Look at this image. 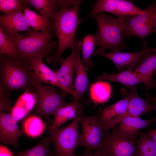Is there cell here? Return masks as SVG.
<instances>
[{
	"label": "cell",
	"mask_w": 156,
	"mask_h": 156,
	"mask_svg": "<svg viewBox=\"0 0 156 156\" xmlns=\"http://www.w3.org/2000/svg\"><path fill=\"white\" fill-rule=\"evenodd\" d=\"M36 80L30 63L0 54V91L5 96L19 90L33 92Z\"/></svg>",
	"instance_id": "6da1fadb"
},
{
	"label": "cell",
	"mask_w": 156,
	"mask_h": 156,
	"mask_svg": "<svg viewBox=\"0 0 156 156\" xmlns=\"http://www.w3.org/2000/svg\"><path fill=\"white\" fill-rule=\"evenodd\" d=\"M82 1L70 8L62 9L55 15L52 27L55 36L58 39L56 53L47 57V62L49 64L56 66L61 63L62 55L68 47L71 48L76 44L78 40L75 38L78 26L80 22L78 11Z\"/></svg>",
	"instance_id": "7a4b0ae2"
},
{
	"label": "cell",
	"mask_w": 156,
	"mask_h": 156,
	"mask_svg": "<svg viewBox=\"0 0 156 156\" xmlns=\"http://www.w3.org/2000/svg\"><path fill=\"white\" fill-rule=\"evenodd\" d=\"M54 36L51 30L46 32L35 31L9 36L16 47L17 58L29 63L37 58L48 57L54 54V50L57 47L55 42L52 40Z\"/></svg>",
	"instance_id": "3957f363"
},
{
	"label": "cell",
	"mask_w": 156,
	"mask_h": 156,
	"mask_svg": "<svg viewBox=\"0 0 156 156\" xmlns=\"http://www.w3.org/2000/svg\"><path fill=\"white\" fill-rule=\"evenodd\" d=\"M98 24L96 31V49L105 52L109 49H124L126 48L123 35V18H115L103 12L90 16Z\"/></svg>",
	"instance_id": "277c9868"
},
{
	"label": "cell",
	"mask_w": 156,
	"mask_h": 156,
	"mask_svg": "<svg viewBox=\"0 0 156 156\" xmlns=\"http://www.w3.org/2000/svg\"><path fill=\"white\" fill-rule=\"evenodd\" d=\"M82 112H79L70 124L62 128H53L51 124H47L46 131L54 143V156H74L75 150L81 141L79 125Z\"/></svg>",
	"instance_id": "5b68a950"
},
{
	"label": "cell",
	"mask_w": 156,
	"mask_h": 156,
	"mask_svg": "<svg viewBox=\"0 0 156 156\" xmlns=\"http://www.w3.org/2000/svg\"><path fill=\"white\" fill-rule=\"evenodd\" d=\"M144 10L143 13L123 18L125 39L133 36L144 40L149 34L156 32V1Z\"/></svg>",
	"instance_id": "8992f818"
},
{
	"label": "cell",
	"mask_w": 156,
	"mask_h": 156,
	"mask_svg": "<svg viewBox=\"0 0 156 156\" xmlns=\"http://www.w3.org/2000/svg\"><path fill=\"white\" fill-rule=\"evenodd\" d=\"M33 92L36 94L37 100L32 110L43 118H48L59 108L68 103L53 86L44 85L36 79Z\"/></svg>",
	"instance_id": "52a82bcc"
},
{
	"label": "cell",
	"mask_w": 156,
	"mask_h": 156,
	"mask_svg": "<svg viewBox=\"0 0 156 156\" xmlns=\"http://www.w3.org/2000/svg\"><path fill=\"white\" fill-rule=\"evenodd\" d=\"M79 123L82 126V132L80 145L86 149L101 151L106 132L97 114L87 116L81 113Z\"/></svg>",
	"instance_id": "ba28073f"
},
{
	"label": "cell",
	"mask_w": 156,
	"mask_h": 156,
	"mask_svg": "<svg viewBox=\"0 0 156 156\" xmlns=\"http://www.w3.org/2000/svg\"><path fill=\"white\" fill-rule=\"evenodd\" d=\"M138 142L136 135L126 138L107 131L101 152L106 156H136Z\"/></svg>",
	"instance_id": "9c48e42d"
},
{
	"label": "cell",
	"mask_w": 156,
	"mask_h": 156,
	"mask_svg": "<svg viewBox=\"0 0 156 156\" xmlns=\"http://www.w3.org/2000/svg\"><path fill=\"white\" fill-rule=\"evenodd\" d=\"M156 52V48L148 47L146 42L144 40L143 48L140 51L135 52H124L119 49H114L108 53L100 52L94 50L92 56L100 55L105 57L112 61L119 71L127 67V70H132L148 54Z\"/></svg>",
	"instance_id": "30bf717a"
},
{
	"label": "cell",
	"mask_w": 156,
	"mask_h": 156,
	"mask_svg": "<svg viewBox=\"0 0 156 156\" xmlns=\"http://www.w3.org/2000/svg\"><path fill=\"white\" fill-rule=\"evenodd\" d=\"M81 40L77 41L76 45L71 48L69 56L65 59H62L60 67L56 70L60 83L65 89L67 94L69 93L72 95L73 101H78L75 92L73 75L78 51L79 49L81 47Z\"/></svg>",
	"instance_id": "8fae6325"
},
{
	"label": "cell",
	"mask_w": 156,
	"mask_h": 156,
	"mask_svg": "<svg viewBox=\"0 0 156 156\" xmlns=\"http://www.w3.org/2000/svg\"><path fill=\"white\" fill-rule=\"evenodd\" d=\"M130 89L127 93L129 96V100L126 111L112 119V122L115 125H117L124 118L140 117L151 111L156 110V106L149 103L141 98L135 86Z\"/></svg>",
	"instance_id": "7c38bea8"
},
{
	"label": "cell",
	"mask_w": 156,
	"mask_h": 156,
	"mask_svg": "<svg viewBox=\"0 0 156 156\" xmlns=\"http://www.w3.org/2000/svg\"><path fill=\"white\" fill-rule=\"evenodd\" d=\"M22 134L17 121L11 113L0 112V142L5 145L9 144L17 147L18 146L19 139Z\"/></svg>",
	"instance_id": "4fadbf2b"
},
{
	"label": "cell",
	"mask_w": 156,
	"mask_h": 156,
	"mask_svg": "<svg viewBox=\"0 0 156 156\" xmlns=\"http://www.w3.org/2000/svg\"><path fill=\"white\" fill-rule=\"evenodd\" d=\"M30 5L37 10L42 16L51 24L56 14L61 9L69 8L81 0H28Z\"/></svg>",
	"instance_id": "5bb4252c"
},
{
	"label": "cell",
	"mask_w": 156,
	"mask_h": 156,
	"mask_svg": "<svg viewBox=\"0 0 156 156\" xmlns=\"http://www.w3.org/2000/svg\"><path fill=\"white\" fill-rule=\"evenodd\" d=\"M95 79L97 81L105 80L117 82L126 85L130 89L134 85L140 83H143L146 89L151 88L155 85V82L150 81L134 71L127 69L112 74H108L105 72L101 75L96 77Z\"/></svg>",
	"instance_id": "9a60e30c"
},
{
	"label": "cell",
	"mask_w": 156,
	"mask_h": 156,
	"mask_svg": "<svg viewBox=\"0 0 156 156\" xmlns=\"http://www.w3.org/2000/svg\"><path fill=\"white\" fill-rule=\"evenodd\" d=\"M0 26L8 36L17 34L20 31L29 33L35 31L27 23L23 12L19 9L9 13L1 15Z\"/></svg>",
	"instance_id": "2e32d148"
},
{
	"label": "cell",
	"mask_w": 156,
	"mask_h": 156,
	"mask_svg": "<svg viewBox=\"0 0 156 156\" xmlns=\"http://www.w3.org/2000/svg\"><path fill=\"white\" fill-rule=\"evenodd\" d=\"M156 122V116L149 120H144L140 117H126L123 118L113 129L112 132L121 136L129 138L136 135L137 132L146 128Z\"/></svg>",
	"instance_id": "e0dca14e"
},
{
	"label": "cell",
	"mask_w": 156,
	"mask_h": 156,
	"mask_svg": "<svg viewBox=\"0 0 156 156\" xmlns=\"http://www.w3.org/2000/svg\"><path fill=\"white\" fill-rule=\"evenodd\" d=\"M29 63L36 79L38 81L47 85L60 88L64 93L65 95L67 94L59 81L56 70L48 67L43 63L42 57L35 59L31 61Z\"/></svg>",
	"instance_id": "ac0fdd59"
},
{
	"label": "cell",
	"mask_w": 156,
	"mask_h": 156,
	"mask_svg": "<svg viewBox=\"0 0 156 156\" xmlns=\"http://www.w3.org/2000/svg\"><path fill=\"white\" fill-rule=\"evenodd\" d=\"M83 107L79 102L73 101L60 107L54 112L51 124L53 128H58L65 123L74 119L83 110Z\"/></svg>",
	"instance_id": "d6986e66"
},
{
	"label": "cell",
	"mask_w": 156,
	"mask_h": 156,
	"mask_svg": "<svg viewBox=\"0 0 156 156\" xmlns=\"http://www.w3.org/2000/svg\"><path fill=\"white\" fill-rule=\"evenodd\" d=\"M37 100L36 94L25 90L18 98L12 107L11 113L17 121L24 118L34 108Z\"/></svg>",
	"instance_id": "ffe728a7"
},
{
	"label": "cell",
	"mask_w": 156,
	"mask_h": 156,
	"mask_svg": "<svg viewBox=\"0 0 156 156\" xmlns=\"http://www.w3.org/2000/svg\"><path fill=\"white\" fill-rule=\"evenodd\" d=\"M80 48L78 50L76 59L75 70L76 77L75 83V92L77 100H81L87 103L88 101L83 99L81 97L82 94L86 91L88 84L87 76L88 71L86 69L81 61L80 56Z\"/></svg>",
	"instance_id": "44dd1931"
},
{
	"label": "cell",
	"mask_w": 156,
	"mask_h": 156,
	"mask_svg": "<svg viewBox=\"0 0 156 156\" xmlns=\"http://www.w3.org/2000/svg\"><path fill=\"white\" fill-rule=\"evenodd\" d=\"M129 100L127 94L124 98L103 109L100 108L97 114L101 122L109 120L124 113L127 110Z\"/></svg>",
	"instance_id": "7402d4cb"
},
{
	"label": "cell",
	"mask_w": 156,
	"mask_h": 156,
	"mask_svg": "<svg viewBox=\"0 0 156 156\" xmlns=\"http://www.w3.org/2000/svg\"><path fill=\"white\" fill-rule=\"evenodd\" d=\"M23 14L27 23L35 31L46 32L53 30L50 22L31 9H25Z\"/></svg>",
	"instance_id": "603a6c76"
},
{
	"label": "cell",
	"mask_w": 156,
	"mask_h": 156,
	"mask_svg": "<svg viewBox=\"0 0 156 156\" xmlns=\"http://www.w3.org/2000/svg\"><path fill=\"white\" fill-rule=\"evenodd\" d=\"M52 141L50 136L42 138L40 141L33 147L21 151H14L16 156H54L53 151L50 149Z\"/></svg>",
	"instance_id": "cb8c5ba5"
},
{
	"label": "cell",
	"mask_w": 156,
	"mask_h": 156,
	"mask_svg": "<svg viewBox=\"0 0 156 156\" xmlns=\"http://www.w3.org/2000/svg\"><path fill=\"white\" fill-rule=\"evenodd\" d=\"M45 124L41 118L36 115L28 116L23 122L22 126L25 133L29 136L35 138L41 135L45 129Z\"/></svg>",
	"instance_id": "d4e9b609"
},
{
	"label": "cell",
	"mask_w": 156,
	"mask_h": 156,
	"mask_svg": "<svg viewBox=\"0 0 156 156\" xmlns=\"http://www.w3.org/2000/svg\"><path fill=\"white\" fill-rule=\"evenodd\" d=\"M111 93L110 84L107 82L100 81L91 86L90 94L91 99L96 103H103L109 99Z\"/></svg>",
	"instance_id": "484cf974"
},
{
	"label": "cell",
	"mask_w": 156,
	"mask_h": 156,
	"mask_svg": "<svg viewBox=\"0 0 156 156\" xmlns=\"http://www.w3.org/2000/svg\"><path fill=\"white\" fill-rule=\"evenodd\" d=\"M133 69L150 81L154 82L152 76L156 70V52L146 55Z\"/></svg>",
	"instance_id": "4316f807"
},
{
	"label": "cell",
	"mask_w": 156,
	"mask_h": 156,
	"mask_svg": "<svg viewBox=\"0 0 156 156\" xmlns=\"http://www.w3.org/2000/svg\"><path fill=\"white\" fill-rule=\"evenodd\" d=\"M96 36L88 35L83 38L81 44V50L83 55V64L88 71L93 66V63L91 57L96 46Z\"/></svg>",
	"instance_id": "83f0119b"
},
{
	"label": "cell",
	"mask_w": 156,
	"mask_h": 156,
	"mask_svg": "<svg viewBox=\"0 0 156 156\" xmlns=\"http://www.w3.org/2000/svg\"><path fill=\"white\" fill-rule=\"evenodd\" d=\"M136 156H156V143L147 132H139Z\"/></svg>",
	"instance_id": "f1b7e54d"
},
{
	"label": "cell",
	"mask_w": 156,
	"mask_h": 156,
	"mask_svg": "<svg viewBox=\"0 0 156 156\" xmlns=\"http://www.w3.org/2000/svg\"><path fill=\"white\" fill-rule=\"evenodd\" d=\"M142 10L131 2L125 0H117L116 8L114 15L119 18L130 16L137 15L144 13Z\"/></svg>",
	"instance_id": "f546056e"
},
{
	"label": "cell",
	"mask_w": 156,
	"mask_h": 156,
	"mask_svg": "<svg viewBox=\"0 0 156 156\" xmlns=\"http://www.w3.org/2000/svg\"><path fill=\"white\" fill-rule=\"evenodd\" d=\"M17 58V50L14 41L0 26V54Z\"/></svg>",
	"instance_id": "4dcf8cb0"
},
{
	"label": "cell",
	"mask_w": 156,
	"mask_h": 156,
	"mask_svg": "<svg viewBox=\"0 0 156 156\" xmlns=\"http://www.w3.org/2000/svg\"><path fill=\"white\" fill-rule=\"evenodd\" d=\"M28 0H0V11L4 14L12 12L17 9L23 11L31 9Z\"/></svg>",
	"instance_id": "1f68e13d"
},
{
	"label": "cell",
	"mask_w": 156,
	"mask_h": 156,
	"mask_svg": "<svg viewBox=\"0 0 156 156\" xmlns=\"http://www.w3.org/2000/svg\"><path fill=\"white\" fill-rule=\"evenodd\" d=\"M117 1V0H98L88 16L104 12L114 14L116 10Z\"/></svg>",
	"instance_id": "d6a6232c"
},
{
	"label": "cell",
	"mask_w": 156,
	"mask_h": 156,
	"mask_svg": "<svg viewBox=\"0 0 156 156\" xmlns=\"http://www.w3.org/2000/svg\"><path fill=\"white\" fill-rule=\"evenodd\" d=\"M12 103L8 97L5 96L0 92V111L10 112L12 108Z\"/></svg>",
	"instance_id": "836d02e7"
},
{
	"label": "cell",
	"mask_w": 156,
	"mask_h": 156,
	"mask_svg": "<svg viewBox=\"0 0 156 156\" xmlns=\"http://www.w3.org/2000/svg\"><path fill=\"white\" fill-rule=\"evenodd\" d=\"M74 156H106L101 151H94L93 153H91V150L86 149L85 152L82 154L77 155L74 154Z\"/></svg>",
	"instance_id": "e575fe53"
},
{
	"label": "cell",
	"mask_w": 156,
	"mask_h": 156,
	"mask_svg": "<svg viewBox=\"0 0 156 156\" xmlns=\"http://www.w3.org/2000/svg\"><path fill=\"white\" fill-rule=\"evenodd\" d=\"M13 152H11L5 146L0 145V156H13Z\"/></svg>",
	"instance_id": "d590c367"
},
{
	"label": "cell",
	"mask_w": 156,
	"mask_h": 156,
	"mask_svg": "<svg viewBox=\"0 0 156 156\" xmlns=\"http://www.w3.org/2000/svg\"><path fill=\"white\" fill-rule=\"evenodd\" d=\"M156 73V70L155 71ZM146 101L147 102L151 103L153 105L156 106V96L154 97H152L148 94L146 95Z\"/></svg>",
	"instance_id": "8d00e7d4"
},
{
	"label": "cell",
	"mask_w": 156,
	"mask_h": 156,
	"mask_svg": "<svg viewBox=\"0 0 156 156\" xmlns=\"http://www.w3.org/2000/svg\"><path fill=\"white\" fill-rule=\"evenodd\" d=\"M147 132L151 138L156 143V129Z\"/></svg>",
	"instance_id": "74e56055"
}]
</instances>
